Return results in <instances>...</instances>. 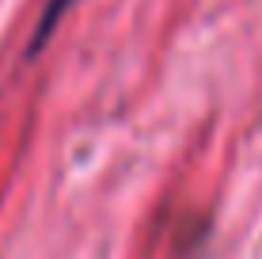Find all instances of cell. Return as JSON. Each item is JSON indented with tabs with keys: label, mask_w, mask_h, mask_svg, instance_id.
Returning a JSON list of instances; mask_svg holds the SVG:
<instances>
[{
	"label": "cell",
	"mask_w": 262,
	"mask_h": 259,
	"mask_svg": "<svg viewBox=\"0 0 262 259\" xmlns=\"http://www.w3.org/2000/svg\"><path fill=\"white\" fill-rule=\"evenodd\" d=\"M69 4H72V0H50V12H42V19H38V31H34L31 46H27V57H34V53H38V46L50 38V31H53V23H57V15L65 12Z\"/></svg>",
	"instance_id": "1"
}]
</instances>
